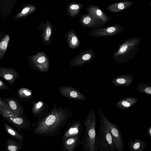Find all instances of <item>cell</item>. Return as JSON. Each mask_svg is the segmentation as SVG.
<instances>
[{
  "instance_id": "obj_15",
  "label": "cell",
  "mask_w": 151,
  "mask_h": 151,
  "mask_svg": "<svg viewBox=\"0 0 151 151\" xmlns=\"http://www.w3.org/2000/svg\"><path fill=\"white\" fill-rule=\"evenodd\" d=\"M0 77L10 85L13 84L20 78L18 73L14 69L3 67H0Z\"/></svg>"
},
{
  "instance_id": "obj_19",
  "label": "cell",
  "mask_w": 151,
  "mask_h": 151,
  "mask_svg": "<svg viewBox=\"0 0 151 151\" xmlns=\"http://www.w3.org/2000/svg\"><path fill=\"white\" fill-rule=\"evenodd\" d=\"M133 78L130 74L122 75L113 79L112 83L116 86L127 87L132 83Z\"/></svg>"
},
{
  "instance_id": "obj_20",
  "label": "cell",
  "mask_w": 151,
  "mask_h": 151,
  "mask_svg": "<svg viewBox=\"0 0 151 151\" xmlns=\"http://www.w3.org/2000/svg\"><path fill=\"white\" fill-rule=\"evenodd\" d=\"M134 4V2L132 1H124L113 3L107 6L106 9L111 12H118L127 9Z\"/></svg>"
},
{
  "instance_id": "obj_18",
  "label": "cell",
  "mask_w": 151,
  "mask_h": 151,
  "mask_svg": "<svg viewBox=\"0 0 151 151\" xmlns=\"http://www.w3.org/2000/svg\"><path fill=\"white\" fill-rule=\"evenodd\" d=\"M87 11L88 13L93 15L104 24L110 21L109 17L98 6H89L88 8Z\"/></svg>"
},
{
  "instance_id": "obj_28",
  "label": "cell",
  "mask_w": 151,
  "mask_h": 151,
  "mask_svg": "<svg viewBox=\"0 0 151 151\" xmlns=\"http://www.w3.org/2000/svg\"><path fill=\"white\" fill-rule=\"evenodd\" d=\"M4 126L8 134L19 141L21 142L23 141L24 137L21 134L17 132L13 127L6 123H4Z\"/></svg>"
},
{
  "instance_id": "obj_30",
  "label": "cell",
  "mask_w": 151,
  "mask_h": 151,
  "mask_svg": "<svg viewBox=\"0 0 151 151\" xmlns=\"http://www.w3.org/2000/svg\"><path fill=\"white\" fill-rule=\"evenodd\" d=\"M136 90L141 93H143L150 96H151V83L145 84L142 83L138 84Z\"/></svg>"
},
{
  "instance_id": "obj_21",
  "label": "cell",
  "mask_w": 151,
  "mask_h": 151,
  "mask_svg": "<svg viewBox=\"0 0 151 151\" xmlns=\"http://www.w3.org/2000/svg\"><path fill=\"white\" fill-rule=\"evenodd\" d=\"M138 101L137 99L133 97H129L117 101L114 105L118 109L124 111L135 105Z\"/></svg>"
},
{
  "instance_id": "obj_13",
  "label": "cell",
  "mask_w": 151,
  "mask_h": 151,
  "mask_svg": "<svg viewBox=\"0 0 151 151\" xmlns=\"http://www.w3.org/2000/svg\"><path fill=\"white\" fill-rule=\"evenodd\" d=\"M11 112L18 115L26 116L24 110L18 98L17 97L3 98Z\"/></svg>"
},
{
  "instance_id": "obj_22",
  "label": "cell",
  "mask_w": 151,
  "mask_h": 151,
  "mask_svg": "<svg viewBox=\"0 0 151 151\" xmlns=\"http://www.w3.org/2000/svg\"><path fill=\"white\" fill-rule=\"evenodd\" d=\"M10 40L8 34L2 30L0 32V60H1L6 51Z\"/></svg>"
},
{
  "instance_id": "obj_9",
  "label": "cell",
  "mask_w": 151,
  "mask_h": 151,
  "mask_svg": "<svg viewBox=\"0 0 151 151\" xmlns=\"http://www.w3.org/2000/svg\"><path fill=\"white\" fill-rule=\"evenodd\" d=\"M58 90L63 96L70 99L86 101V97L75 88L70 86H63L59 87Z\"/></svg>"
},
{
  "instance_id": "obj_29",
  "label": "cell",
  "mask_w": 151,
  "mask_h": 151,
  "mask_svg": "<svg viewBox=\"0 0 151 151\" xmlns=\"http://www.w3.org/2000/svg\"><path fill=\"white\" fill-rule=\"evenodd\" d=\"M18 95L21 99L28 100L30 99L32 97L33 93L31 90L25 87H22L18 91Z\"/></svg>"
},
{
  "instance_id": "obj_7",
  "label": "cell",
  "mask_w": 151,
  "mask_h": 151,
  "mask_svg": "<svg viewBox=\"0 0 151 151\" xmlns=\"http://www.w3.org/2000/svg\"><path fill=\"white\" fill-rule=\"evenodd\" d=\"M125 30L124 26L114 24L105 28L93 29L90 31L88 36L95 38L110 36L120 34Z\"/></svg>"
},
{
  "instance_id": "obj_5",
  "label": "cell",
  "mask_w": 151,
  "mask_h": 151,
  "mask_svg": "<svg viewBox=\"0 0 151 151\" xmlns=\"http://www.w3.org/2000/svg\"><path fill=\"white\" fill-rule=\"evenodd\" d=\"M0 114L5 120L14 126L20 132L21 130H29L31 124L26 116L16 114L8 109L3 108L0 110Z\"/></svg>"
},
{
  "instance_id": "obj_2",
  "label": "cell",
  "mask_w": 151,
  "mask_h": 151,
  "mask_svg": "<svg viewBox=\"0 0 151 151\" xmlns=\"http://www.w3.org/2000/svg\"><path fill=\"white\" fill-rule=\"evenodd\" d=\"M141 39L137 37L125 40L119 45L118 49L113 56V60L117 63H122L134 59L140 49L138 47Z\"/></svg>"
},
{
  "instance_id": "obj_8",
  "label": "cell",
  "mask_w": 151,
  "mask_h": 151,
  "mask_svg": "<svg viewBox=\"0 0 151 151\" xmlns=\"http://www.w3.org/2000/svg\"><path fill=\"white\" fill-rule=\"evenodd\" d=\"M30 60L31 64L37 70L46 73L49 70V59L45 52H38L35 55H31Z\"/></svg>"
},
{
  "instance_id": "obj_3",
  "label": "cell",
  "mask_w": 151,
  "mask_h": 151,
  "mask_svg": "<svg viewBox=\"0 0 151 151\" xmlns=\"http://www.w3.org/2000/svg\"><path fill=\"white\" fill-rule=\"evenodd\" d=\"M96 123L95 110L93 108L89 111L85 118L84 124L86 129L80 143L83 147V151H94Z\"/></svg>"
},
{
  "instance_id": "obj_12",
  "label": "cell",
  "mask_w": 151,
  "mask_h": 151,
  "mask_svg": "<svg viewBox=\"0 0 151 151\" xmlns=\"http://www.w3.org/2000/svg\"><path fill=\"white\" fill-rule=\"evenodd\" d=\"M83 125L80 120H74L68 124L62 138H67L81 135L83 132Z\"/></svg>"
},
{
  "instance_id": "obj_33",
  "label": "cell",
  "mask_w": 151,
  "mask_h": 151,
  "mask_svg": "<svg viewBox=\"0 0 151 151\" xmlns=\"http://www.w3.org/2000/svg\"><path fill=\"white\" fill-rule=\"evenodd\" d=\"M9 88L3 81L0 80V90H9Z\"/></svg>"
},
{
  "instance_id": "obj_1",
  "label": "cell",
  "mask_w": 151,
  "mask_h": 151,
  "mask_svg": "<svg viewBox=\"0 0 151 151\" xmlns=\"http://www.w3.org/2000/svg\"><path fill=\"white\" fill-rule=\"evenodd\" d=\"M73 114L68 108L54 104L47 115L32 123L33 134L46 137L58 135Z\"/></svg>"
},
{
  "instance_id": "obj_4",
  "label": "cell",
  "mask_w": 151,
  "mask_h": 151,
  "mask_svg": "<svg viewBox=\"0 0 151 151\" xmlns=\"http://www.w3.org/2000/svg\"><path fill=\"white\" fill-rule=\"evenodd\" d=\"M99 122L100 127L96 136L94 151H115L114 144L109 129L101 119Z\"/></svg>"
},
{
  "instance_id": "obj_16",
  "label": "cell",
  "mask_w": 151,
  "mask_h": 151,
  "mask_svg": "<svg viewBox=\"0 0 151 151\" xmlns=\"http://www.w3.org/2000/svg\"><path fill=\"white\" fill-rule=\"evenodd\" d=\"M81 22L85 27L94 29L103 27L105 26V24L101 21L89 13L83 16Z\"/></svg>"
},
{
  "instance_id": "obj_24",
  "label": "cell",
  "mask_w": 151,
  "mask_h": 151,
  "mask_svg": "<svg viewBox=\"0 0 151 151\" xmlns=\"http://www.w3.org/2000/svg\"><path fill=\"white\" fill-rule=\"evenodd\" d=\"M128 144L131 151H144L146 146L145 141H142L137 138L135 139L134 141L130 138Z\"/></svg>"
},
{
  "instance_id": "obj_17",
  "label": "cell",
  "mask_w": 151,
  "mask_h": 151,
  "mask_svg": "<svg viewBox=\"0 0 151 151\" xmlns=\"http://www.w3.org/2000/svg\"><path fill=\"white\" fill-rule=\"evenodd\" d=\"M17 0H0V17L5 18L10 16Z\"/></svg>"
},
{
  "instance_id": "obj_14",
  "label": "cell",
  "mask_w": 151,
  "mask_h": 151,
  "mask_svg": "<svg viewBox=\"0 0 151 151\" xmlns=\"http://www.w3.org/2000/svg\"><path fill=\"white\" fill-rule=\"evenodd\" d=\"M80 135L62 138L61 150L64 151H73L80 145Z\"/></svg>"
},
{
  "instance_id": "obj_34",
  "label": "cell",
  "mask_w": 151,
  "mask_h": 151,
  "mask_svg": "<svg viewBox=\"0 0 151 151\" xmlns=\"http://www.w3.org/2000/svg\"><path fill=\"white\" fill-rule=\"evenodd\" d=\"M147 133L151 140V125L148 127L147 130Z\"/></svg>"
},
{
  "instance_id": "obj_6",
  "label": "cell",
  "mask_w": 151,
  "mask_h": 151,
  "mask_svg": "<svg viewBox=\"0 0 151 151\" xmlns=\"http://www.w3.org/2000/svg\"><path fill=\"white\" fill-rule=\"evenodd\" d=\"M98 114L109 130L113 138L116 150L123 151L124 147L121 131L117 126L110 122L100 108H98Z\"/></svg>"
},
{
  "instance_id": "obj_11",
  "label": "cell",
  "mask_w": 151,
  "mask_h": 151,
  "mask_svg": "<svg viewBox=\"0 0 151 151\" xmlns=\"http://www.w3.org/2000/svg\"><path fill=\"white\" fill-rule=\"evenodd\" d=\"M32 104V112L33 116L37 117V121L45 117L50 111L48 104L42 100L34 102Z\"/></svg>"
},
{
  "instance_id": "obj_23",
  "label": "cell",
  "mask_w": 151,
  "mask_h": 151,
  "mask_svg": "<svg viewBox=\"0 0 151 151\" xmlns=\"http://www.w3.org/2000/svg\"><path fill=\"white\" fill-rule=\"evenodd\" d=\"M66 37L69 48L75 49L79 46L80 42L79 39L73 30H69L66 35Z\"/></svg>"
},
{
  "instance_id": "obj_25",
  "label": "cell",
  "mask_w": 151,
  "mask_h": 151,
  "mask_svg": "<svg viewBox=\"0 0 151 151\" xmlns=\"http://www.w3.org/2000/svg\"><path fill=\"white\" fill-rule=\"evenodd\" d=\"M41 37L45 45H47L51 43L52 40V27L50 24L46 23Z\"/></svg>"
},
{
  "instance_id": "obj_31",
  "label": "cell",
  "mask_w": 151,
  "mask_h": 151,
  "mask_svg": "<svg viewBox=\"0 0 151 151\" xmlns=\"http://www.w3.org/2000/svg\"><path fill=\"white\" fill-rule=\"evenodd\" d=\"M80 8V5L77 4L71 5L69 8V13L71 16H74L78 12Z\"/></svg>"
},
{
  "instance_id": "obj_10",
  "label": "cell",
  "mask_w": 151,
  "mask_h": 151,
  "mask_svg": "<svg viewBox=\"0 0 151 151\" xmlns=\"http://www.w3.org/2000/svg\"><path fill=\"white\" fill-rule=\"evenodd\" d=\"M95 52L92 49H88L82 52L72 58L70 65L74 67L81 66L86 63H89L95 58Z\"/></svg>"
},
{
  "instance_id": "obj_27",
  "label": "cell",
  "mask_w": 151,
  "mask_h": 151,
  "mask_svg": "<svg viewBox=\"0 0 151 151\" xmlns=\"http://www.w3.org/2000/svg\"><path fill=\"white\" fill-rule=\"evenodd\" d=\"M35 9L36 7L34 6L27 5L23 7L22 11L17 14L13 18L15 20L22 19L32 13Z\"/></svg>"
},
{
  "instance_id": "obj_26",
  "label": "cell",
  "mask_w": 151,
  "mask_h": 151,
  "mask_svg": "<svg viewBox=\"0 0 151 151\" xmlns=\"http://www.w3.org/2000/svg\"><path fill=\"white\" fill-rule=\"evenodd\" d=\"M23 147L21 142L17 141L13 139H7L6 143L5 151H19L22 149Z\"/></svg>"
},
{
  "instance_id": "obj_32",
  "label": "cell",
  "mask_w": 151,
  "mask_h": 151,
  "mask_svg": "<svg viewBox=\"0 0 151 151\" xmlns=\"http://www.w3.org/2000/svg\"><path fill=\"white\" fill-rule=\"evenodd\" d=\"M4 108L7 109L9 110V108L3 98L0 96V110Z\"/></svg>"
}]
</instances>
